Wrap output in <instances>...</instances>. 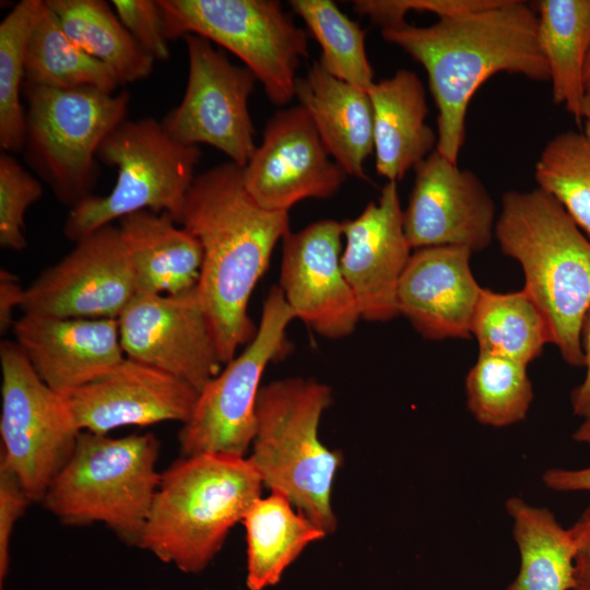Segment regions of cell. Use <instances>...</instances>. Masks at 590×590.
Wrapping results in <instances>:
<instances>
[{
	"label": "cell",
	"instance_id": "9a60e30c",
	"mask_svg": "<svg viewBox=\"0 0 590 590\" xmlns=\"http://www.w3.org/2000/svg\"><path fill=\"white\" fill-rule=\"evenodd\" d=\"M347 174L333 161L300 105L278 110L243 167L245 188L261 208L288 212L305 199H328Z\"/></svg>",
	"mask_w": 590,
	"mask_h": 590
},
{
	"label": "cell",
	"instance_id": "d6a6232c",
	"mask_svg": "<svg viewBox=\"0 0 590 590\" xmlns=\"http://www.w3.org/2000/svg\"><path fill=\"white\" fill-rule=\"evenodd\" d=\"M43 7L44 0H22L0 23V146L8 153L24 149L25 55Z\"/></svg>",
	"mask_w": 590,
	"mask_h": 590
},
{
	"label": "cell",
	"instance_id": "d6986e66",
	"mask_svg": "<svg viewBox=\"0 0 590 590\" xmlns=\"http://www.w3.org/2000/svg\"><path fill=\"white\" fill-rule=\"evenodd\" d=\"M198 394L178 378L125 357L102 378L63 397L80 430L107 434L131 425L182 424Z\"/></svg>",
	"mask_w": 590,
	"mask_h": 590
},
{
	"label": "cell",
	"instance_id": "484cf974",
	"mask_svg": "<svg viewBox=\"0 0 590 590\" xmlns=\"http://www.w3.org/2000/svg\"><path fill=\"white\" fill-rule=\"evenodd\" d=\"M538 7V38L548 66L553 102L580 125L587 95L590 0H542Z\"/></svg>",
	"mask_w": 590,
	"mask_h": 590
},
{
	"label": "cell",
	"instance_id": "cb8c5ba5",
	"mask_svg": "<svg viewBox=\"0 0 590 590\" xmlns=\"http://www.w3.org/2000/svg\"><path fill=\"white\" fill-rule=\"evenodd\" d=\"M167 212L142 210L119 220L138 292L178 294L198 284L203 250Z\"/></svg>",
	"mask_w": 590,
	"mask_h": 590
},
{
	"label": "cell",
	"instance_id": "d590c367",
	"mask_svg": "<svg viewBox=\"0 0 590 590\" xmlns=\"http://www.w3.org/2000/svg\"><path fill=\"white\" fill-rule=\"evenodd\" d=\"M498 0H357L354 10L359 15H367L382 28L405 23L409 11H422L436 14L439 19L463 14L488 8Z\"/></svg>",
	"mask_w": 590,
	"mask_h": 590
},
{
	"label": "cell",
	"instance_id": "603a6c76",
	"mask_svg": "<svg viewBox=\"0 0 590 590\" xmlns=\"http://www.w3.org/2000/svg\"><path fill=\"white\" fill-rule=\"evenodd\" d=\"M373 106L377 173L398 182L437 146V132L425 122L424 85L413 71L400 69L368 90Z\"/></svg>",
	"mask_w": 590,
	"mask_h": 590
},
{
	"label": "cell",
	"instance_id": "ffe728a7",
	"mask_svg": "<svg viewBox=\"0 0 590 590\" xmlns=\"http://www.w3.org/2000/svg\"><path fill=\"white\" fill-rule=\"evenodd\" d=\"M11 330L40 379L61 396L102 378L126 357L117 319L22 314Z\"/></svg>",
	"mask_w": 590,
	"mask_h": 590
},
{
	"label": "cell",
	"instance_id": "d4e9b609",
	"mask_svg": "<svg viewBox=\"0 0 590 590\" xmlns=\"http://www.w3.org/2000/svg\"><path fill=\"white\" fill-rule=\"evenodd\" d=\"M505 509L520 557L507 590H573L576 544L570 530L548 508L519 496L507 498Z\"/></svg>",
	"mask_w": 590,
	"mask_h": 590
},
{
	"label": "cell",
	"instance_id": "44dd1931",
	"mask_svg": "<svg viewBox=\"0 0 590 590\" xmlns=\"http://www.w3.org/2000/svg\"><path fill=\"white\" fill-rule=\"evenodd\" d=\"M462 247L415 249L398 287V310L425 339H469L482 287Z\"/></svg>",
	"mask_w": 590,
	"mask_h": 590
},
{
	"label": "cell",
	"instance_id": "60d3db41",
	"mask_svg": "<svg viewBox=\"0 0 590 590\" xmlns=\"http://www.w3.org/2000/svg\"><path fill=\"white\" fill-rule=\"evenodd\" d=\"M542 482L554 492H590V465L580 469L550 468L543 472Z\"/></svg>",
	"mask_w": 590,
	"mask_h": 590
},
{
	"label": "cell",
	"instance_id": "8d00e7d4",
	"mask_svg": "<svg viewBox=\"0 0 590 590\" xmlns=\"http://www.w3.org/2000/svg\"><path fill=\"white\" fill-rule=\"evenodd\" d=\"M110 4L122 25L148 56L154 61L169 58L168 40L164 34L157 0H113Z\"/></svg>",
	"mask_w": 590,
	"mask_h": 590
},
{
	"label": "cell",
	"instance_id": "6da1fadb",
	"mask_svg": "<svg viewBox=\"0 0 590 590\" xmlns=\"http://www.w3.org/2000/svg\"><path fill=\"white\" fill-rule=\"evenodd\" d=\"M381 36L425 69L438 109L436 150L453 163L464 144L470 101L487 79L506 72L550 80L538 38V15L523 1L498 0L426 27L405 22L382 28Z\"/></svg>",
	"mask_w": 590,
	"mask_h": 590
},
{
	"label": "cell",
	"instance_id": "7c38bea8",
	"mask_svg": "<svg viewBox=\"0 0 590 590\" xmlns=\"http://www.w3.org/2000/svg\"><path fill=\"white\" fill-rule=\"evenodd\" d=\"M188 79L180 104L161 120L165 131L186 145L208 144L246 166L257 145L248 101L257 79L233 64L212 43L185 37Z\"/></svg>",
	"mask_w": 590,
	"mask_h": 590
},
{
	"label": "cell",
	"instance_id": "8992f818",
	"mask_svg": "<svg viewBox=\"0 0 590 590\" xmlns=\"http://www.w3.org/2000/svg\"><path fill=\"white\" fill-rule=\"evenodd\" d=\"M158 451L152 433L113 438L82 430L42 503L64 524L101 522L139 546L161 481Z\"/></svg>",
	"mask_w": 590,
	"mask_h": 590
},
{
	"label": "cell",
	"instance_id": "f1b7e54d",
	"mask_svg": "<svg viewBox=\"0 0 590 590\" xmlns=\"http://www.w3.org/2000/svg\"><path fill=\"white\" fill-rule=\"evenodd\" d=\"M471 332L479 352L524 366L538 358L545 344L551 343L543 315L523 290L499 293L482 287Z\"/></svg>",
	"mask_w": 590,
	"mask_h": 590
},
{
	"label": "cell",
	"instance_id": "ee69618b",
	"mask_svg": "<svg viewBox=\"0 0 590 590\" xmlns=\"http://www.w3.org/2000/svg\"><path fill=\"white\" fill-rule=\"evenodd\" d=\"M582 120H585V133L590 135V92H587L583 107H582Z\"/></svg>",
	"mask_w": 590,
	"mask_h": 590
},
{
	"label": "cell",
	"instance_id": "52a82bcc",
	"mask_svg": "<svg viewBox=\"0 0 590 590\" xmlns=\"http://www.w3.org/2000/svg\"><path fill=\"white\" fill-rule=\"evenodd\" d=\"M96 157L117 168L116 184L108 194H91L69 210L63 225L69 240L142 210L167 212L180 223L199 146L174 140L154 118L126 119L103 140Z\"/></svg>",
	"mask_w": 590,
	"mask_h": 590
},
{
	"label": "cell",
	"instance_id": "7402d4cb",
	"mask_svg": "<svg viewBox=\"0 0 590 590\" xmlns=\"http://www.w3.org/2000/svg\"><path fill=\"white\" fill-rule=\"evenodd\" d=\"M295 97L333 161L347 176L367 180L364 165L374 152L368 92L337 79L316 61L305 76L297 78Z\"/></svg>",
	"mask_w": 590,
	"mask_h": 590
},
{
	"label": "cell",
	"instance_id": "5bb4252c",
	"mask_svg": "<svg viewBox=\"0 0 590 590\" xmlns=\"http://www.w3.org/2000/svg\"><path fill=\"white\" fill-rule=\"evenodd\" d=\"M74 244L25 288L23 314L117 319L139 293L118 225Z\"/></svg>",
	"mask_w": 590,
	"mask_h": 590
},
{
	"label": "cell",
	"instance_id": "8fae6325",
	"mask_svg": "<svg viewBox=\"0 0 590 590\" xmlns=\"http://www.w3.org/2000/svg\"><path fill=\"white\" fill-rule=\"evenodd\" d=\"M0 460L32 502H42L71 458L80 433L64 397L37 375L15 341L0 344Z\"/></svg>",
	"mask_w": 590,
	"mask_h": 590
},
{
	"label": "cell",
	"instance_id": "277c9868",
	"mask_svg": "<svg viewBox=\"0 0 590 590\" xmlns=\"http://www.w3.org/2000/svg\"><path fill=\"white\" fill-rule=\"evenodd\" d=\"M250 458L182 457L161 473L139 546L184 573L203 570L260 497Z\"/></svg>",
	"mask_w": 590,
	"mask_h": 590
},
{
	"label": "cell",
	"instance_id": "bcb514c9",
	"mask_svg": "<svg viewBox=\"0 0 590 590\" xmlns=\"http://www.w3.org/2000/svg\"><path fill=\"white\" fill-rule=\"evenodd\" d=\"M587 92H590V85L587 87Z\"/></svg>",
	"mask_w": 590,
	"mask_h": 590
},
{
	"label": "cell",
	"instance_id": "4fadbf2b",
	"mask_svg": "<svg viewBox=\"0 0 590 590\" xmlns=\"http://www.w3.org/2000/svg\"><path fill=\"white\" fill-rule=\"evenodd\" d=\"M117 321L126 357L165 371L198 392L222 370L197 285L173 295L138 293Z\"/></svg>",
	"mask_w": 590,
	"mask_h": 590
},
{
	"label": "cell",
	"instance_id": "5b68a950",
	"mask_svg": "<svg viewBox=\"0 0 590 590\" xmlns=\"http://www.w3.org/2000/svg\"><path fill=\"white\" fill-rule=\"evenodd\" d=\"M331 388L311 378H285L261 386L256 404L252 455L263 486L287 497L327 534L338 521L331 492L342 456L319 439Z\"/></svg>",
	"mask_w": 590,
	"mask_h": 590
},
{
	"label": "cell",
	"instance_id": "e575fe53",
	"mask_svg": "<svg viewBox=\"0 0 590 590\" xmlns=\"http://www.w3.org/2000/svg\"><path fill=\"white\" fill-rule=\"evenodd\" d=\"M43 187L8 152L0 154V246L7 250H23L25 213L40 199Z\"/></svg>",
	"mask_w": 590,
	"mask_h": 590
},
{
	"label": "cell",
	"instance_id": "83f0119b",
	"mask_svg": "<svg viewBox=\"0 0 590 590\" xmlns=\"http://www.w3.org/2000/svg\"><path fill=\"white\" fill-rule=\"evenodd\" d=\"M64 33L82 50L107 66L120 84L148 78L154 60L134 42L110 2L45 0Z\"/></svg>",
	"mask_w": 590,
	"mask_h": 590
},
{
	"label": "cell",
	"instance_id": "7a4b0ae2",
	"mask_svg": "<svg viewBox=\"0 0 590 590\" xmlns=\"http://www.w3.org/2000/svg\"><path fill=\"white\" fill-rule=\"evenodd\" d=\"M179 224L203 250L197 287L225 365L257 332L248 303L275 245L290 232L288 212L258 205L245 188L243 167L228 161L196 176Z\"/></svg>",
	"mask_w": 590,
	"mask_h": 590
},
{
	"label": "cell",
	"instance_id": "b9f144b4",
	"mask_svg": "<svg viewBox=\"0 0 590 590\" xmlns=\"http://www.w3.org/2000/svg\"><path fill=\"white\" fill-rule=\"evenodd\" d=\"M25 288L19 282L16 275L5 269L0 271V331L7 332L12 329L14 319L13 310L21 308Z\"/></svg>",
	"mask_w": 590,
	"mask_h": 590
},
{
	"label": "cell",
	"instance_id": "ac0fdd59",
	"mask_svg": "<svg viewBox=\"0 0 590 590\" xmlns=\"http://www.w3.org/2000/svg\"><path fill=\"white\" fill-rule=\"evenodd\" d=\"M342 227L341 267L362 319L392 320L399 315V282L412 255L397 182L388 181L378 201L369 202L355 219L343 221Z\"/></svg>",
	"mask_w": 590,
	"mask_h": 590
},
{
	"label": "cell",
	"instance_id": "ba28073f",
	"mask_svg": "<svg viewBox=\"0 0 590 590\" xmlns=\"http://www.w3.org/2000/svg\"><path fill=\"white\" fill-rule=\"evenodd\" d=\"M25 155L55 197L70 209L92 194L97 150L127 119L130 95L94 87L51 88L24 83Z\"/></svg>",
	"mask_w": 590,
	"mask_h": 590
},
{
	"label": "cell",
	"instance_id": "f546056e",
	"mask_svg": "<svg viewBox=\"0 0 590 590\" xmlns=\"http://www.w3.org/2000/svg\"><path fill=\"white\" fill-rule=\"evenodd\" d=\"M25 83L62 90L94 87L108 93L120 85L107 66L70 39L45 0L26 47Z\"/></svg>",
	"mask_w": 590,
	"mask_h": 590
},
{
	"label": "cell",
	"instance_id": "9c48e42d",
	"mask_svg": "<svg viewBox=\"0 0 590 590\" xmlns=\"http://www.w3.org/2000/svg\"><path fill=\"white\" fill-rule=\"evenodd\" d=\"M167 40L197 35L226 48L255 75L269 101L295 97L308 36L274 0H157Z\"/></svg>",
	"mask_w": 590,
	"mask_h": 590
},
{
	"label": "cell",
	"instance_id": "ab89813d",
	"mask_svg": "<svg viewBox=\"0 0 590 590\" xmlns=\"http://www.w3.org/2000/svg\"><path fill=\"white\" fill-rule=\"evenodd\" d=\"M581 347L586 375L583 380L571 391L570 404L573 413L586 420L590 417V307L581 326Z\"/></svg>",
	"mask_w": 590,
	"mask_h": 590
},
{
	"label": "cell",
	"instance_id": "4316f807",
	"mask_svg": "<svg viewBox=\"0 0 590 590\" xmlns=\"http://www.w3.org/2000/svg\"><path fill=\"white\" fill-rule=\"evenodd\" d=\"M247 541V587L263 590L279 582L285 568L311 542L327 533L302 515L284 495L259 497L243 519Z\"/></svg>",
	"mask_w": 590,
	"mask_h": 590
},
{
	"label": "cell",
	"instance_id": "e0dca14e",
	"mask_svg": "<svg viewBox=\"0 0 590 590\" xmlns=\"http://www.w3.org/2000/svg\"><path fill=\"white\" fill-rule=\"evenodd\" d=\"M342 222L321 220L282 239L280 290L295 318L338 340L362 319L341 267Z\"/></svg>",
	"mask_w": 590,
	"mask_h": 590
},
{
	"label": "cell",
	"instance_id": "836d02e7",
	"mask_svg": "<svg viewBox=\"0 0 590 590\" xmlns=\"http://www.w3.org/2000/svg\"><path fill=\"white\" fill-rule=\"evenodd\" d=\"M534 178L590 240V135L573 130L554 135L534 165Z\"/></svg>",
	"mask_w": 590,
	"mask_h": 590
},
{
	"label": "cell",
	"instance_id": "30bf717a",
	"mask_svg": "<svg viewBox=\"0 0 590 590\" xmlns=\"http://www.w3.org/2000/svg\"><path fill=\"white\" fill-rule=\"evenodd\" d=\"M295 316L279 286L264 300L260 323L245 350L199 392L178 441L182 457L205 453L245 457L256 433V404L264 369L287 349Z\"/></svg>",
	"mask_w": 590,
	"mask_h": 590
},
{
	"label": "cell",
	"instance_id": "1f68e13d",
	"mask_svg": "<svg viewBox=\"0 0 590 590\" xmlns=\"http://www.w3.org/2000/svg\"><path fill=\"white\" fill-rule=\"evenodd\" d=\"M467 405L482 425L507 427L522 422L533 401L527 366L479 352L465 377Z\"/></svg>",
	"mask_w": 590,
	"mask_h": 590
},
{
	"label": "cell",
	"instance_id": "7bdbcfd3",
	"mask_svg": "<svg viewBox=\"0 0 590 590\" xmlns=\"http://www.w3.org/2000/svg\"><path fill=\"white\" fill-rule=\"evenodd\" d=\"M573 439L590 450V417L582 420L580 425L573 433Z\"/></svg>",
	"mask_w": 590,
	"mask_h": 590
},
{
	"label": "cell",
	"instance_id": "74e56055",
	"mask_svg": "<svg viewBox=\"0 0 590 590\" xmlns=\"http://www.w3.org/2000/svg\"><path fill=\"white\" fill-rule=\"evenodd\" d=\"M33 503L14 472L0 460V581L7 577L11 536L19 518Z\"/></svg>",
	"mask_w": 590,
	"mask_h": 590
},
{
	"label": "cell",
	"instance_id": "4dcf8cb0",
	"mask_svg": "<svg viewBox=\"0 0 590 590\" xmlns=\"http://www.w3.org/2000/svg\"><path fill=\"white\" fill-rule=\"evenodd\" d=\"M321 48L319 63L333 76L368 92L374 70L365 47V31L331 0H292Z\"/></svg>",
	"mask_w": 590,
	"mask_h": 590
},
{
	"label": "cell",
	"instance_id": "2e32d148",
	"mask_svg": "<svg viewBox=\"0 0 590 590\" xmlns=\"http://www.w3.org/2000/svg\"><path fill=\"white\" fill-rule=\"evenodd\" d=\"M414 172V186L404 210V232L412 249H486L495 232V204L481 179L436 149Z\"/></svg>",
	"mask_w": 590,
	"mask_h": 590
},
{
	"label": "cell",
	"instance_id": "f6af8a7d",
	"mask_svg": "<svg viewBox=\"0 0 590 590\" xmlns=\"http://www.w3.org/2000/svg\"><path fill=\"white\" fill-rule=\"evenodd\" d=\"M585 79H586V85L588 87L590 85V51L587 58Z\"/></svg>",
	"mask_w": 590,
	"mask_h": 590
},
{
	"label": "cell",
	"instance_id": "f35d334b",
	"mask_svg": "<svg viewBox=\"0 0 590 590\" xmlns=\"http://www.w3.org/2000/svg\"><path fill=\"white\" fill-rule=\"evenodd\" d=\"M569 530L576 544L573 590H590V504Z\"/></svg>",
	"mask_w": 590,
	"mask_h": 590
},
{
	"label": "cell",
	"instance_id": "3957f363",
	"mask_svg": "<svg viewBox=\"0 0 590 590\" xmlns=\"http://www.w3.org/2000/svg\"><path fill=\"white\" fill-rule=\"evenodd\" d=\"M494 237L522 268V290L543 315L551 343L570 366L582 367L581 326L590 307V240L563 205L540 188L509 190Z\"/></svg>",
	"mask_w": 590,
	"mask_h": 590
}]
</instances>
